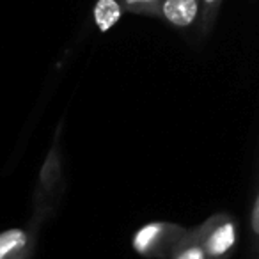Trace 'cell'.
Here are the masks:
<instances>
[{"label":"cell","mask_w":259,"mask_h":259,"mask_svg":"<svg viewBox=\"0 0 259 259\" xmlns=\"http://www.w3.org/2000/svg\"><path fill=\"white\" fill-rule=\"evenodd\" d=\"M64 192V174H62V151H61V128L54 137V144L48 149V155L37 176V183L32 195V215L29 227L39 233L43 224L55 211L61 195Z\"/></svg>","instance_id":"cell-1"},{"label":"cell","mask_w":259,"mask_h":259,"mask_svg":"<svg viewBox=\"0 0 259 259\" xmlns=\"http://www.w3.org/2000/svg\"><path fill=\"white\" fill-rule=\"evenodd\" d=\"M206 259H229L238 245V222L231 213H215L197 226Z\"/></svg>","instance_id":"cell-2"},{"label":"cell","mask_w":259,"mask_h":259,"mask_svg":"<svg viewBox=\"0 0 259 259\" xmlns=\"http://www.w3.org/2000/svg\"><path fill=\"white\" fill-rule=\"evenodd\" d=\"M187 227L174 222H149L135 231L132 247L146 259H169Z\"/></svg>","instance_id":"cell-3"},{"label":"cell","mask_w":259,"mask_h":259,"mask_svg":"<svg viewBox=\"0 0 259 259\" xmlns=\"http://www.w3.org/2000/svg\"><path fill=\"white\" fill-rule=\"evenodd\" d=\"M39 233L27 226L25 229H8L0 233V259H32Z\"/></svg>","instance_id":"cell-4"},{"label":"cell","mask_w":259,"mask_h":259,"mask_svg":"<svg viewBox=\"0 0 259 259\" xmlns=\"http://www.w3.org/2000/svg\"><path fill=\"white\" fill-rule=\"evenodd\" d=\"M201 16V0H163L162 18L176 29H188Z\"/></svg>","instance_id":"cell-5"},{"label":"cell","mask_w":259,"mask_h":259,"mask_svg":"<svg viewBox=\"0 0 259 259\" xmlns=\"http://www.w3.org/2000/svg\"><path fill=\"white\" fill-rule=\"evenodd\" d=\"M169 259H206V252L202 248L197 227L185 231L183 236L178 240L176 247L172 248Z\"/></svg>","instance_id":"cell-6"},{"label":"cell","mask_w":259,"mask_h":259,"mask_svg":"<svg viewBox=\"0 0 259 259\" xmlns=\"http://www.w3.org/2000/svg\"><path fill=\"white\" fill-rule=\"evenodd\" d=\"M122 6L117 0H98L94 6V22L100 27V30H108L117 23L119 16H121Z\"/></svg>","instance_id":"cell-7"},{"label":"cell","mask_w":259,"mask_h":259,"mask_svg":"<svg viewBox=\"0 0 259 259\" xmlns=\"http://www.w3.org/2000/svg\"><path fill=\"white\" fill-rule=\"evenodd\" d=\"M222 2L224 0H201V16H199V32H201V36H208L215 27Z\"/></svg>","instance_id":"cell-8"},{"label":"cell","mask_w":259,"mask_h":259,"mask_svg":"<svg viewBox=\"0 0 259 259\" xmlns=\"http://www.w3.org/2000/svg\"><path fill=\"white\" fill-rule=\"evenodd\" d=\"M248 231H250L252 259H259V181H257V187H255L250 215H248Z\"/></svg>","instance_id":"cell-9"},{"label":"cell","mask_w":259,"mask_h":259,"mask_svg":"<svg viewBox=\"0 0 259 259\" xmlns=\"http://www.w3.org/2000/svg\"><path fill=\"white\" fill-rule=\"evenodd\" d=\"M163 0H121V6L135 15H148L162 18Z\"/></svg>","instance_id":"cell-10"}]
</instances>
